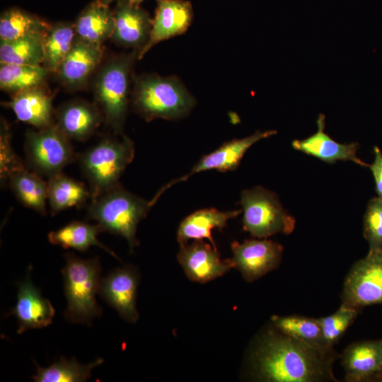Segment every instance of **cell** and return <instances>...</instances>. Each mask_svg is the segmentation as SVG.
<instances>
[{
    "mask_svg": "<svg viewBox=\"0 0 382 382\" xmlns=\"http://www.w3.org/2000/svg\"><path fill=\"white\" fill-rule=\"evenodd\" d=\"M334 350L322 351L273 326L257 341L251 359L258 379L270 382L337 381Z\"/></svg>",
    "mask_w": 382,
    "mask_h": 382,
    "instance_id": "cell-1",
    "label": "cell"
},
{
    "mask_svg": "<svg viewBox=\"0 0 382 382\" xmlns=\"http://www.w3.org/2000/svg\"><path fill=\"white\" fill-rule=\"evenodd\" d=\"M130 103L138 115L149 122L184 117L196 101L178 77L144 74L134 75Z\"/></svg>",
    "mask_w": 382,
    "mask_h": 382,
    "instance_id": "cell-2",
    "label": "cell"
},
{
    "mask_svg": "<svg viewBox=\"0 0 382 382\" xmlns=\"http://www.w3.org/2000/svg\"><path fill=\"white\" fill-rule=\"evenodd\" d=\"M139 52L132 50L108 60L97 73L93 93L103 118L116 134H121L130 103L133 67Z\"/></svg>",
    "mask_w": 382,
    "mask_h": 382,
    "instance_id": "cell-3",
    "label": "cell"
},
{
    "mask_svg": "<svg viewBox=\"0 0 382 382\" xmlns=\"http://www.w3.org/2000/svg\"><path fill=\"white\" fill-rule=\"evenodd\" d=\"M64 258L62 270L67 302L64 317L71 323L90 325L102 314L96 297L101 281L100 260L82 259L72 253L64 254Z\"/></svg>",
    "mask_w": 382,
    "mask_h": 382,
    "instance_id": "cell-4",
    "label": "cell"
},
{
    "mask_svg": "<svg viewBox=\"0 0 382 382\" xmlns=\"http://www.w3.org/2000/svg\"><path fill=\"white\" fill-rule=\"evenodd\" d=\"M154 204L120 185L92 199L88 216L102 231L125 238L132 252L139 245L136 232L139 223Z\"/></svg>",
    "mask_w": 382,
    "mask_h": 382,
    "instance_id": "cell-5",
    "label": "cell"
},
{
    "mask_svg": "<svg viewBox=\"0 0 382 382\" xmlns=\"http://www.w3.org/2000/svg\"><path fill=\"white\" fill-rule=\"evenodd\" d=\"M134 156V142L122 134L101 139L80 156L92 199L119 185L121 175Z\"/></svg>",
    "mask_w": 382,
    "mask_h": 382,
    "instance_id": "cell-6",
    "label": "cell"
},
{
    "mask_svg": "<svg viewBox=\"0 0 382 382\" xmlns=\"http://www.w3.org/2000/svg\"><path fill=\"white\" fill-rule=\"evenodd\" d=\"M240 204L243 230L254 237L290 234L295 228V219L285 211L277 196L262 187L243 190Z\"/></svg>",
    "mask_w": 382,
    "mask_h": 382,
    "instance_id": "cell-7",
    "label": "cell"
},
{
    "mask_svg": "<svg viewBox=\"0 0 382 382\" xmlns=\"http://www.w3.org/2000/svg\"><path fill=\"white\" fill-rule=\"evenodd\" d=\"M25 154L33 171L47 178L61 173L74 156L69 139L55 123L28 130L25 134Z\"/></svg>",
    "mask_w": 382,
    "mask_h": 382,
    "instance_id": "cell-8",
    "label": "cell"
},
{
    "mask_svg": "<svg viewBox=\"0 0 382 382\" xmlns=\"http://www.w3.org/2000/svg\"><path fill=\"white\" fill-rule=\"evenodd\" d=\"M342 303L361 311L382 305V252H369L355 262L345 277Z\"/></svg>",
    "mask_w": 382,
    "mask_h": 382,
    "instance_id": "cell-9",
    "label": "cell"
},
{
    "mask_svg": "<svg viewBox=\"0 0 382 382\" xmlns=\"http://www.w3.org/2000/svg\"><path fill=\"white\" fill-rule=\"evenodd\" d=\"M234 266L248 282L278 267L283 247L272 240H245L231 243Z\"/></svg>",
    "mask_w": 382,
    "mask_h": 382,
    "instance_id": "cell-10",
    "label": "cell"
},
{
    "mask_svg": "<svg viewBox=\"0 0 382 382\" xmlns=\"http://www.w3.org/2000/svg\"><path fill=\"white\" fill-rule=\"evenodd\" d=\"M277 132L276 130L257 131L250 136L225 142L215 151L201 158L190 173L170 181L160 189L154 196L155 199L158 200L170 187L187 180L193 174L209 170L225 172L236 169L243 155L253 144L262 139L273 136Z\"/></svg>",
    "mask_w": 382,
    "mask_h": 382,
    "instance_id": "cell-11",
    "label": "cell"
},
{
    "mask_svg": "<svg viewBox=\"0 0 382 382\" xmlns=\"http://www.w3.org/2000/svg\"><path fill=\"white\" fill-rule=\"evenodd\" d=\"M156 8L149 39L138 53V59L158 42L183 35L190 28L193 18L191 2L186 0H156Z\"/></svg>",
    "mask_w": 382,
    "mask_h": 382,
    "instance_id": "cell-12",
    "label": "cell"
},
{
    "mask_svg": "<svg viewBox=\"0 0 382 382\" xmlns=\"http://www.w3.org/2000/svg\"><path fill=\"white\" fill-rule=\"evenodd\" d=\"M177 259L190 280L205 283L235 267L232 259L221 260L217 249L202 240L180 247Z\"/></svg>",
    "mask_w": 382,
    "mask_h": 382,
    "instance_id": "cell-13",
    "label": "cell"
},
{
    "mask_svg": "<svg viewBox=\"0 0 382 382\" xmlns=\"http://www.w3.org/2000/svg\"><path fill=\"white\" fill-rule=\"evenodd\" d=\"M138 273L132 265L119 267L102 279L99 294L120 316L129 323H136L139 313L136 308Z\"/></svg>",
    "mask_w": 382,
    "mask_h": 382,
    "instance_id": "cell-14",
    "label": "cell"
},
{
    "mask_svg": "<svg viewBox=\"0 0 382 382\" xmlns=\"http://www.w3.org/2000/svg\"><path fill=\"white\" fill-rule=\"evenodd\" d=\"M31 272L32 267L29 266L25 278L18 284L16 303L10 313L17 318L18 334L47 327L55 314L50 301L33 284Z\"/></svg>",
    "mask_w": 382,
    "mask_h": 382,
    "instance_id": "cell-15",
    "label": "cell"
},
{
    "mask_svg": "<svg viewBox=\"0 0 382 382\" xmlns=\"http://www.w3.org/2000/svg\"><path fill=\"white\" fill-rule=\"evenodd\" d=\"M103 53L101 45L76 37L56 72L61 83L69 91L85 87L90 76L100 62Z\"/></svg>",
    "mask_w": 382,
    "mask_h": 382,
    "instance_id": "cell-16",
    "label": "cell"
},
{
    "mask_svg": "<svg viewBox=\"0 0 382 382\" xmlns=\"http://www.w3.org/2000/svg\"><path fill=\"white\" fill-rule=\"evenodd\" d=\"M115 29L111 39L118 45L139 51L147 43L152 18L139 5L118 0L112 11Z\"/></svg>",
    "mask_w": 382,
    "mask_h": 382,
    "instance_id": "cell-17",
    "label": "cell"
},
{
    "mask_svg": "<svg viewBox=\"0 0 382 382\" xmlns=\"http://www.w3.org/2000/svg\"><path fill=\"white\" fill-rule=\"evenodd\" d=\"M341 364L346 381H378L382 366V339L350 344L341 355Z\"/></svg>",
    "mask_w": 382,
    "mask_h": 382,
    "instance_id": "cell-18",
    "label": "cell"
},
{
    "mask_svg": "<svg viewBox=\"0 0 382 382\" xmlns=\"http://www.w3.org/2000/svg\"><path fill=\"white\" fill-rule=\"evenodd\" d=\"M318 130L311 136L292 141V147L306 154L314 156L325 163H335L337 161H351L361 166L369 167L357 156L359 144H340L325 132V117L320 114L316 120Z\"/></svg>",
    "mask_w": 382,
    "mask_h": 382,
    "instance_id": "cell-19",
    "label": "cell"
},
{
    "mask_svg": "<svg viewBox=\"0 0 382 382\" xmlns=\"http://www.w3.org/2000/svg\"><path fill=\"white\" fill-rule=\"evenodd\" d=\"M103 117L98 106L76 100L58 109L55 124L69 139L83 141L100 126Z\"/></svg>",
    "mask_w": 382,
    "mask_h": 382,
    "instance_id": "cell-20",
    "label": "cell"
},
{
    "mask_svg": "<svg viewBox=\"0 0 382 382\" xmlns=\"http://www.w3.org/2000/svg\"><path fill=\"white\" fill-rule=\"evenodd\" d=\"M241 212V210L221 212L214 208L195 212L180 224L177 233V240L180 246L187 244L191 239L206 238L216 249L212 231L214 228L222 231L226 226L228 221L236 217Z\"/></svg>",
    "mask_w": 382,
    "mask_h": 382,
    "instance_id": "cell-21",
    "label": "cell"
},
{
    "mask_svg": "<svg viewBox=\"0 0 382 382\" xmlns=\"http://www.w3.org/2000/svg\"><path fill=\"white\" fill-rule=\"evenodd\" d=\"M18 120L37 129L53 124L52 98L41 87L13 94L6 103Z\"/></svg>",
    "mask_w": 382,
    "mask_h": 382,
    "instance_id": "cell-22",
    "label": "cell"
},
{
    "mask_svg": "<svg viewBox=\"0 0 382 382\" xmlns=\"http://www.w3.org/2000/svg\"><path fill=\"white\" fill-rule=\"evenodd\" d=\"M74 24L77 37L99 45L111 38L115 29L112 11L101 0L91 2Z\"/></svg>",
    "mask_w": 382,
    "mask_h": 382,
    "instance_id": "cell-23",
    "label": "cell"
},
{
    "mask_svg": "<svg viewBox=\"0 0 382 382\" xmlns=\"http://www.w3.org/2000/svg\"><path fill=\"white\" fill-rule=\"evenodd\" d=\"M100 231H102L97 224L93 225L74 221L56 231H50L47 238L53 245L81 252L87 250L92 245H96L114 257L118 258L111 249L98 240V234Z\"/></svg>",
    "mask_w": 382,
    "mask_h": 382,
    "instance_id": "cell-24",
    "label": "cell"
},
{
    "mask_svg": "<svg viewBox=\"0 0 382 382\" xmlns=\"http://www.w3.org/2000/svg\"><path fill=\"white\" fill-rule=\"evenodd\" d=\"M272 325L280 332L325 352L334 350L325 342L318 318L300 315L271 317Z\"/></svg>",
    "mask_w": 382,
    "mask_h": 382,
    "instance_id": "cell-25",
    "label": "cell"
},
{
    "mask_svg": "<svg viewBox=\"0 0 382 382\" xmlns=\"http://www.w3.org/2000/svg\"><path fill=\"white\" fill-rule=\"evenodd\" d=\"M34 171L23 168L8 179L11 189L25 207L42 214L46 212L48 197L47 183Z\"/></svg>",
    "mask_w": 382,
    "mask_h": 382,
    "instance_id": "cell-26",
    "label": "cell"
},
{
    "mask_svg": "<svg viewBox=\"0 0 382 382\" xmlns=\"http://www.w3.org/2000/svg\"><path fill=\"white\" fill-rule=\"evenodd\" d=\"M76 38L74 24L59 22L50 25L43 38L42 66L56 73Z\"/></svg>",
    "mask_w": 382,
    "mask_h": 382,
    "instance_id": "cell-27",
    "label": "cell"
},
{
    "mask_svg": "<svg viewBox=\"0 0 382 382\" xmlns=\"http://www.w3.org/2000/svg\"><path fill=\"white\" fill-rule=\"evenodd\" d=\"M47 201L52 215L82 204L91 197L86 186L62 173L49 178Z\"/></svg>",
    "mask_w": 382,
    "mask_h": 382,
    "instance_id": "cell-28",
    "label": "cell"
},
{
    "mask_svg": "<svg viewBox=\"0 0 382 382\" xmlns=\"http://www.w3.org/2000/svg\"><path fill=\"white\" fill-rule=\"evenodd\" d=\"M50 73L42 65L1 64L0 88L13 95L41 87Z\"/></svg>",
    "mask_w": 382,
    "mask_h": 382,
    "instance_id": "cell-29",
    "label": "cell"
},
{
    "mask_svg": "<svg viewBox=\"0 0 382 382\" xmlns=\"http://www.w3.org/2000/svg\"><path fill=\"white\" fill-rule=\"evenodd\" d=\"M102 358H97L88 364H82L74 358L67 359L62 357L58 361L47 367L36 365V374L32 376L36 382H83L91 376V371L103 363Z\"/></svg>",
    "mask_w": 382,
    "mask_h": 382,
    "instance_id": "cell-30",
    "label": "cell"
},
{
    "mask_svg": "<svg viewBox=\"0 0 382 382\" xmlns=\"http://www.w3.org/2000/svg\"><path fill=\"white\" fill-rule=\"evenodd\" d=\"M45 35H29L11 40H1V64L42 65Z\"/></svg>",
    "mask_w": 382,
    "mask_h": 382,
    "instance_id": "cell-31",
    "label": "cell"
},
{
    "mask_svg": "<svg viewBox=\"0 0 382 382\" xmlns=\"http://www.w3.org/2000/svg\"><path fill=\"white\" fill-rule=\"evenodd\" d=\"M51 24L21 8H11L0 18V39L11 40L25 36L45 34Z\"/></svg>",
    "mask_w": 382,
    "mask_h": 382,
    "instance_id": "cell-32",
    "label": "cell"
},
{
    "mask_svg": "<svg viewBox=\"0 0 382 382\" xmlns=\"http://www.w3.org/2000/svg\"><path fill=\"white\" fill-rule=\"evenodd\" d=\"M361 311L341 304L332 314L318 318L326 343L331 347L340 340Z\"/></svg>",
    "mask_w": 382,
    "mask_h": 382,
    "instance_id": "cell-33",
    "label": "cell"
},
{
    "mask_svg": "<svg viewBox=\"0 0 382 382\" xmlns=\"http://www.w3.org/2000/svg\"><path fill=\"white\" fill-rule=\"evenodd\" d=\"M363 233L369 252H382V198L379 197L372 198L367 204Z\"/></svg>",
    "mask_w": 382,
    "mask_h": 382,
    "instance_id": "cell-34",
    "label": "cell"
},
{
    "mask_svg": "<svg viewBox=\"0 0 382 382\" xmlns=\"http://www.w3.org/2000/svg\"><path fill=\"white\" fill-rule=\"evenodd\" d=\"M25 168L12 145L11 131L4 120H1L0 129V179L3 184L15 173Z\"/></svg>",
    "mask_w": 382,
    "mask_h": 382,
    "instance_id": "cell-35",
    "label": "cell"
},
{
    "mask_svg": "<svg viewBox=\"0 0 382 382\" xmlns=\"http://www.w3.org/2000/svg\"><path fill=\"white\" fill-rule=\"evenodd\" d=\"M374 161L369 168L372 172L375 188L378 197L382 198V151L377 147H374Z\"/></svg>",
    "mask_w": 382,
    "mask_h": 382,
    "instance_id": "cell-36",
    "label": "cell"
},
{
    "mask_svg": "<svg viewBox=\"0 0 382 382\" xmlns=\"http://www.w3.org/2000/svg\"><path fill=\"white\" fill-rule=\"evenodd\" d=\"M115 0H101V1L106 4V5H110V4H111L112 2H113ZM128 2H129L130 4H134V5H140V4L144 1V0H127Z\"/></svg>",
    "mask_w": 382,
    "mask_h": 382,
    "instance_id": "cell-37",
    "label": "cell"
},
{
    "mask_svg": "<svg viewBox=\"0 0 382 382\" xmlns=\"http://www.w3.org/2000/svg\"><path fill=\"white\" fill-rule=\"evenodd\" d=\"M378 381H382V366L378 376Z\"/></svg>",
    "mask_w": 382,
    "mask_h": 382,
    "instance_id": "cell-38",
    "label": "cell"
}]
</instances>
